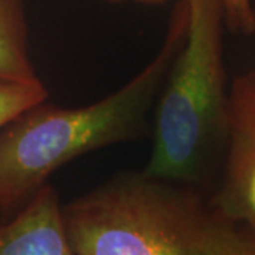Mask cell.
<instances>
[{"instance_id":"obj_9","label":"cell","mask_w":255,"mask_h":255,"mask_svg":"<svg viewBox=\"0 0 255 255\" xmlns=\"http://www.w3.org/2000/svg\"><path fill=\"white\" fill-rule=\"evenodd\" d=\"M226 27L234 33L250 36L255 33V9L253 0H221Z\"/></svg>"},{"instance_id":"obj_4","label":"cell","mask_w":255,"mask_h":255,"mask_svg":"<svg viewBox=\"0 0 255 255\" xmlns=\"http://www.w3.org/2000/svg\"><path fill=\"white\" fill-rule=\"evenodd\" d=\"M227 160L211 210L255 231V73L240 75L228 92Z\"/></svg>"},{"instance_id":"obj_7","label":"cell","mask_w":255,"mask_h":255,"mask_svg":"<svg viewBox=\"0 0 255 255\" xmlns=\"http://www.w3.org/2000/svg\"><path fill=\"white\" fill-rule=\"evenodd\" d=\"M206 246L209 255H255V231L230 223L213 211Z\"/></svg>"},{"instance_id":"obj_5","label":"cell","mask_w":255,"mask_h":255,"mask_svg":"<svg viewBox=\"0 0 255 255\" xmlns=\"http://www.w3.org/2000/svg\"><path fill=\"white\" fill-rule=\"evenodd\" d=\"M0 255H75L64 230L58 196L50 184L0 226Z\"/></svg>"},{"instance_id":"obj_2","label":"cell","mask_w":255,"mask_h":255,"mask_svg":"<svg viewBox=\"0 0 255 255\" xmlns=\"http://www.w3.org/2000/svg\"><path fill=\"white\" fill-rule=\"evenodd\" d=\"M183 1L184 38L156 100L152 152L143 173L193 187L219 139H226V21L221 0Z\"/></svg>"},{"instance_id":"obj_6","label":"cell","mask_w":255,"mask_h":255,"mask_svg":"<svg viewBox=\"0 0 255 255\" xmlns=\"http://www.w3.org/2000/svg\"><path fill=\"white\" fill-rule=\"evenodd\" d=\"M23 0H0V81H40L28 55Z\"/></svg>"},{"instance_id":"obj_10","label":"cell","mask_w":255,"mask_h":255,"mask_svg":"<svg viewBox=\"0 0 255 255\" xmlns=\"http://www.w3.org/2000/svg\"><path fill=\"white\" fill-rule=\"evenodd\" d=\"M129 1H136V3H143V4H162L169 0H129Z\"/></svg>"},{"instance_id":"obj_3","label":"cell","mask_w":255,"mask_h":255,"mask_svg":"<svg viewBox=\"0 0 255 255\" xmlns=\"http://www.w3.org/2000/svg\"><path fill=\"white\" fill-rule=\"evenodd\" d=\"M75 255H209L213 217L191 186L128 174L61 206Z\"/></svg>"},{"instance_id":"obj_1","label":"cell","mask_w":255,"mask_h":255,"mask_svg":"<svg viewBox=\"0 0 255 255\" xmlns=\"http://www.w3.org/2000/svg\"><path fill=\"white\" fill-rule=\"evenodd\" d=\"M184 31L182 1L159 53L118 91L77 108H61L46 100L1 128L0 211H17L55 170L75 157L142 135Z\"/></svg>"},{"instance_id":"obj_8","label":"cell","mask_w":255,"mask_h":255,"mask_svg":"<svg viewBox=\"0 0 255 255\" xmlns=\"http://www.w3.org/2000/svg\"><path fill=\"white\" fill-rule=\"evenodd\" d=\"M48 92L41 81H0V129L20 112L47 100Z\"/></svg>"}]
</instances>
